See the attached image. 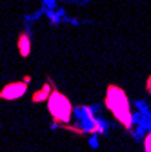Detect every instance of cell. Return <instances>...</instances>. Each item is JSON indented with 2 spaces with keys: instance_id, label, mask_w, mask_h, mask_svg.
Segmentation results:
<instances>
[{
  "instance_id": "6",
  "label": "cell",
  "mask_w": 151,
  "mask_h": 152,
  "mask_svg": "<svg viewBox=\"0 0 151 152\" xmlns=\"http://www.w3.org/2000/svg\"><path fill=\"white\" fill-rule=\"evenodd\" d=\"M144 152H151V132H147V136L144 138Z\"/></svg>"
},
{
  "instance_id": "5",
  "label": "cell",
  "mask_w": 151,
  "mask_h": 152,
  "mask_svg": "<svg viewBox=\"0 0 151 152\" xmlns=\"http://www.w3.org/2000/svg\"><path fill=\"white\" fill-rule=\"evenodd\" d=\"M16 49H18V54L22 58H29L31 54V36L27 31H22L16 38Z\"/></svg>"
},
{
  "instance_id": "8",
  "label": "cell",
  "mask_w": 151,
  "mask_h": 152,
  "mask_svg": "<svg viewBox=\"0 0 151 152\" xmlns=\"http://www.w3.org/2000/svg\"><path fill=\"white\" fill-rule=\"evenodd\" d=\"M22 80H24V82H27V83H29V82H31V76H29V74H27V76H24V78H22Z\"/></svg>"
},
{
  "instance_id": "4",
  "label": "cell",
  "mask_w": 151,
  "mask_h": 152,
  "mask_svg": "<svg viewBox=\"0 0 151 152\" xmlns=\"http://www.w3.org/2000/svg\"><path fill=\"white\" fill-rule=\"evenodd\" d=\"M46 80H47V82H46L40 89H36V91L31 94V102H33V103H42V102H47V98L51 96V92L56 89V87H55V83H53V80L49 78V76H47Z\"/></svg>"
},
{
  "instance_id": "7",
  "label": "cell",
  "mask_w": 151,
  "mask_h": 152,
  "mask_svg": "<svg viewBox=\"0 0 151 152\" xmlns=\"http://www.w3.org/2000/svg\"><path fill=\"white\" fill-rule=\"evenodd\" d=\"M146 89L151 92V76H149V78H147V85H146Z\"/></svg>"
},
{
  "instance_id": "1",
  "label": "cell",
  "mask_w": 151,
  "mask_h": 152,
  "mask_svg": "<svg viewBox=\"0 0 151 152\" xmlns=\"http://www.w3.org/2000/svg\"><path fill=\"white\" fill-rule=\"evenodd\" d=\"M104 105L106 109L115 116V120L126 127L131 129L133 127V114H131V103L129 98L122 87L115 85V83H109L106 89V98H104Z\"/></svg>"
},
{
  "instance_id": "3",
  "label": "cell",
  "mask_w": 151,
  "mask_h": 152,
  "mask_svg": "<svg viewBox=\"0 0 151 152\" xmlns=\"http://www.w3.org/2000/svg\"><path fill=\"white\" fill-rule=\"evenodd\" d=\"M27 82H9L0 89V100L4 102H13V100H20L22 96H26L27 92Z\"/></svg>"
},
{
  "instance_id": "2",
  "label": "cell",
  "mask_w": 151,
  "mask_h": 152,
  "mask_svg": "<svg viewBox=\"0 0 151 152\" xmlns=\"http://www.w3.org/2000/svg\"><path fill=\"white\" fill-rule=\"evenodd\" d=\"M47 110H49V116L53 120V125L60 127V125L71 123L75 107H73L71 100L66 96L64 92H60L58 89H55L51 92V96L47 98Z\"/></svg>"
}]
</instances>
